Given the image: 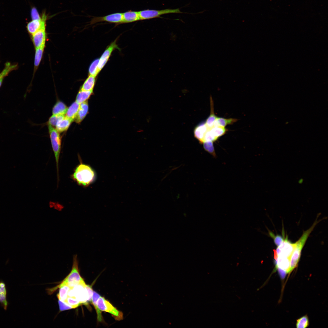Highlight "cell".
Returning <instances> with one entry per match:
<instances>
[{
	"label": "cell",
	"instance_id": "cell-35",
	"mask_svg": "<svg viewBox=\"0 0 328 328\" xmlns=\"http://www.w3.org/2000/svg\"><path fill=\"white\" fill-rule=\"evenodd\" d=\"M58 302L60 311H64L73 309L72 307L65 302L59 299Z\"/></svg>",
	"mask_w": 328,
	"mask_h": 328
},
{
	"label": "cell",
	"instance_id": "cell-2",
	"mask_svg": "<svg viewBox=\"0 0 328 328\" xmlns=\"http://www.w3.org/2000/svg\"><path fill=\"white\" fill-rule=\"evenodd\" d=\"M319 222L316 219L311 227L304 231L298 241L295 243V247L290 257V267L287 273L291 272L296 267L300 257L302 250L306 240Z\"/></svg>",
	"mask_w": 328,
	"mask_h": 328
},
{
	"label": "cell",
	"instance_id": "cell-25",
	"mask_svg": "<svg viewBox=\"0 0 328 328\" xmlns=\"http://www.w3.org/2000/svg\"><path fill=\"white\" fill-rule=\"evenodd\" d=\"M101 296L98 293L93 291L91 302L96 311L97 321L100 322H102L104 321L101 312L98 309L97 306V301Z\"/></svg>",
	"mask_w": 328,
	"mask_h": 328
},
{
	"label": "cell",
	"instance_id": "cell-14",
	"mask_svg": "<svg viewBox=\"0 0 328 328\" xmlns=\"http://www.w3.org/2000/svg\"><path fill=\"white\" fill-rule=\"evenodd\" d=\"M7 290L5 282L0 280V304L5 310H6L9 304L7 299Z\"/></svg>",
	"mask_w": 328,
	"mask_h": 328
},
{
	"label": "cell",
	"instance_id": "cell-28",
	"mask_svg": "<svg viewBox=\"0 0 328 328\" xmlns=\"http://www.w3.org/2000/svg\"><path fill=\"white\" fill-rule=\"evenodd\" d=\"M212 135L217 139L226 134L228 130L225 127L213 126L209 128Z\"/></svg>",
	"mask_w": 328,
	"mask_h": 328
},
{
	"label": "cell",
	"instance_id": "cell-12",
	"mask_svg": "<svg viewBox=\"0 0 328 328\" xmlns=\"http://www.w3.org/2000/svg\"><path fill=\"white\" fill-rule=\"evenodd\" d=\"M47 16L45 12H43L41 18L39 19L32 20L27 24V29L29 34L32 36L38 31L43 24L46 22Z\"/></svg>",
	"mask_w": 328,
	"mask_h": 328
},
{
	"label": "cell",
	"instance_id": "cell-7",
	"mask_svg": "<svg viewBox=\"0 0 328 328\" xmlns=\"http://www.w3.org/2000/svg\"><path fill=\"white\" fill-rule=\"evenodd\" d=\"M140 20L149 19L160 17L161 15L169 13H182L179 9H166L161 10L146 9L138 12Z\"/></svg>",
	"mask_w": 328,
	"mask_h": 328
},
{
	"label": "cell",
	"instance_id": "cell-6",
	"mask_svg": "<svg viewBox=\"0 0 328 328\" xmlns=\"http://www.w3.org/2000/svg\"><path fill=\"white\" fill-rule=\"evenodd\" d=\"M83 280L79 273L77 255H74L71 270L62 282L67 284L70 287H72Z\"/></svg>",
	"mask_w": 328,
	"mask_h": 328
},
{
	"label": "cell",
	"instance_id": "cell-22",
	"mask_svg": "<svg viewBox=\"0 0 328 328\" xmlns=\"http://www.w3.org/2000/svg\"><path fill=\"white\" fill-rule=\"evenodd\" d=\"M96 77L89 75L85 80L80 90L83 91H91L93 90L95 85Z\"/></svg>",
	"mask_w": 328,
	"mask_h": 328
},
{
	"label": "cell",
	"instance_id": "cell-13",
	"mask_svg": "<svg viewBox=\"0 0 328 328\" xmlns=\"http://www.w3.org/2000/svg\"><path fill=\"white\" fill-rule=\"evenodd\" d=\"M208 129L205 121L201 122L194 128L193 131L194 137L200 143H203L204 135Z\"/></svg>",
	"mask_w": 328,
	"mask_h": 328
},
{
	"label": "cell",
	"instance_id": "cell-8",
	"mask_svg": "<svg viewBox=\"0 0 328 328\" xmlns=\"http://www.w3.org/2000/svg\"><path fill=\"white\" fill-rule=\"evenodd\" d=\"M295 245V243H291L288 240L287 238H286L276 250L274 251V258L281 256L290 258Z\"/></svg>",
	"mask_w": 328,
	"mask_h": 328
},
{
	"label": "cell",
	"instance_id": "cell-20",
	"mask_svg": "<svg viewBox=\"0 0 328 328\" xmlns=\"http://www.w3.org/2000/svg\"><path fill=\"white\" fill-rule=\"evenodd\" d=\"M17 67V64H12L10 62H7L5 63L4 68L0 73V87L4 78L11 71L16 69Z\"/></svg>",
	"mask_w": 328,
	"mask_h": 328
},
{
	"label": "cell",
	"instance_id": "cell-15",
	"mask_svg": "<svg viewBox=\"0 0 328 328\" xmlns=\"http://www.w3.org/2000/svg\"><path fill=\"white\" fill-rule=\"evenodd\" d=\"M139 20L138 12L130 10L122 13L121 24L132 22Z\"/></svg>",
	"mask_w": 328,
	"mask_h": 328
},
{
	"label": "cell",
	"instance_id": "cell-23",
	"mask_svg": "<svg viewBox=\"0 0 328 328\" xmlns=\"http://www.w3.org/2000/svg\"><path fill=\"white\" fill-rule=\"evenodd\" d=\"M210 114L205 121L206 124L209 128H210L214 126V123L217 117L214 113V102L211 96L210 97Z\"/></svg>",
	"mask_w": 328,
	"mask_h": 328
},
{
	"label": "cell",
	"instance_id": "cell-1",
	"mask_svg": "<svg viewBox=\"0 0 328 328\" xmlns=\"http://www.w3.org/2000/svg\"><path fill=\"white\" fill-rule=\"evenodd\" d=\"M72 177L78 185L86 187L94 181L96 175L90 166L81 163L76 167Z\"/></svg>",
	"mask_w": 328,
	"mask_h": 328
},
{
	"label": "cell",
	"instance_id": "cell-21",
	"mask_svg": "<svg viewBox=\"0 0 328 328\" xmlns=\"http://www.w3.org/2000/svg\"><path fill=\"white\" fill-rule=\"evenodd\" d=\"M67 110L66 105L62 102L58 101L54 106L53 110V115H64Z\"/></svg>",
	"mask_w": 328,
	"mask_h": 328
},
{
	"label": "cell",
	"instance_id": "cell-3",
	"mask_svg": "<svg viewBox=\"0 0 328 328\" xmlns=\"http://www.w3.org/2000/svg\"><path fill=\"white\" fill-rule=\"evenodd\" d=\"M86 285L84 280H82L73 287H71L68 292V296L74 297L81 304H87L89 302V298Z\"/></svg>",
	"mask_w": 328,
	"mask_h": 328
},
{
	"label": "cell",
	"instance_id": "cell-30",
	"mask_svg": "<svg viewBox=\"0 0 328 328\" xmlns=\"http://www.w3.org/2000/svg\"><path fill=\"white\" fill-rule=\"evenodd\" d=\"M213 142L212 141H204L203 144L204 150L214 156L216 155Z\"/></svg>",
	"mask_w": 328,
	"mask_h": 328
},
{
	"label": "cell",
	"instance_id": "cell-34",
	"mask_svg": "<svg viewBox=\"0 0 328 328\" xmlns=\"http://www.w3.org/2000/svg\"><path fill=\"white\" fill-rule=\"evenodd\" d=\"M65 117V115H53L49 118L48 122V124L52 126H56L57 121L60 120L63 118Z\"/></svg>",
	"mask_w": 328,
	"mask_h": 328
},
{
	"label": "cell",
	"instance_id": "cell-36",
	"mask_svg": "<svg viewBox=\"0 0 328 328\" xmlns=\"http://www.w3.org/2000/svg\"><path fill=\"white\" fill-rule=\"evenodd\" d=\"M31 16L32 20L39 19L41 18L40 16L35 8H33L31 10Z\"/></svg>",
	"mask_w": 328,
	"mask_h": 328
},
{
	"label": "cell",
	"instance_id": "cell-17",
	"mask_svg": "<svg viewBox=\"0 0 328 328\" xmlns=\"http://www.w3.org/2000/svg\"><path fill=\"white\" fill-rule=\"evenodd\" d=\"M80 105L76 101L74 102L67 109L65 116L73 121L77 115Z\"/></svg>",
	"mask_w": 328,
	"mask_h": 328
},
{
	"label": "cell",
	"instance_id": "cell-11",
	"mask_svg": "<svg viewBox=\"0 0 328 328\" xmlns=\"http://www.w3.org/2000/svg\"><path fill=\"white\" fill-rule=\"evenodd\" d=\"M46 22H44L40 29L32 35V40L35 49L45 47L46 42Z\"/></svg>",
	"mask_w": 328,
	"mask_h": 328
},
{
	"label": "cell",
	"instance_id": "cell-19",
	"mask_svg": "<svg viewBox=\"0 0 328 328\" xmlns=\"http://www.w3.org/2000/svg\"><path fill=\"white\" fill-rule=\"evenodd\" d=\"M72 121L65 117L59 120L56 123V130L59 132H62L67 131Z\"/></svg>",
	"mask_w": 328,
	"mask_h": 328
},
{
	"label": "cell",
	"instance_id": "cell-27",
	"mask_svg": "<svg viewBox=\"0 0 328 328\" xmlns=\"http://www.w3.org/2000/svg\"><path fill=\"white\" fill-rule=\"evenodd\" d=\"M93 92V90L83 91L80 90L76 97V101L79 104L87 101Z\"/></svg>",
	"mask_w": 328,
	"mask_h": 328
},
{
	"label": "cell",
	"instance_id": "cell-33",
	"mask_svg": "<svg viewBox=\"0 0 328 328\" xmlns=\"http://www.w3.org/2000/svg\"><path fill=\"white\" fill-rule=\"evenodd\" d=\"M268 234L273 239L275 244L278 247L281 245L284 240L285 239L282 236L278 235H275L273 233L269 231H268Z\"/></svg>",
	"mask_w": 328,
	"mask_h": 328
},
{
	"label": "cell",
	"instance_id": "cell-18",
	"mask_svg": "<svg viewBox=\"0 0 328 328\" xmlns=\"http://www.w3.org/2000/svg\"><path fill=\"white\" fill-rule=\"evenodd\" d=\"M58 287L59 288V292L57 295L58 299L65 302L68 296V292L71 287L62 282Z\"/></svg>",
	"mask_w": 328,
	"mask_h": 328
},
{
	"label": "cell",
	"instance_id": "cell-10",
	"mask_svg": "<svg viewBox=\"0 0 328 328\" xmlns=\"http://www.w3.org/2000/svg\"><path fill=\"white\" fill-rule=\"evenodd\" d=\"M122 21V13L117 12L103 16L94 17L91 19L90 23L93 24L100 22H106L120 24Z\"/></svg>",
	"mask_w": 328,
	"mask_h": 328
},
{
	"label": "cell",
	"instance_id": "cell-26",
	"mask_svg": "<svg viewBox=\"0 0 328 328\" xmlns=\"http://www.w3.org/2000/svg\"><path fill=\"white\" fill-rule=\"evenodd\" d=\"M45 47L35 49L34 73L38 68L42 60Z\"/></svg>",
	"mask_w": 328,
	"mask_h": 328
},
{
	"label": "cell",
	"instance_id": "cell-29",
	"mask_svg": "<svg viewBox=\"0 0 328 328\" xmlns=\"http://www.w3.org/2000/svg\"><path fill=\"white\" fill-rule=\"evenodd\" d=\"M99 58L94 60L91 64L88 69L89 75L96 77L99 73L97 67Z\"/></svg>",
	"mask_w": 328,
	"mask_h": 328
},
{
	"label": "cell",
	"instance_id": "cell-16",
	"mask_svg": "<svg viewBox=\"0 0 328 328\" xmlns=\"http://www.w3.org/2000/svg\"><path fill=\"white\" fill-rule=\"evenodd\" d=\"M88 105L87 101L80 104L78 113L75 119V122L80 123L85 118L87 114Z\"/></svg>",
	"mask_w": 328,
	"mask_h": 328
},
{
	"label": "cell",
	"instance_id": "cell-24",
	"mask_svg": "<svg viewBox=\"0 0 328 328\" xmlns=\"http://www.w3.org/2000/svg\"><path fill=\"white\" fill-rule=\"evenodd\" d=\"M237 121L235 118H226L222 117H217L215 121L214 126H220L225 127L228 125L233 124Z\"/></svg>",
	"mask_w": 328,
	"mask_h": 328
},
{
	"label": "cell",
	"instance_id": "cell-31",
	"mask_svg": "<svg viewBox=\"0 0 328 328\" xmlns=\"http://www.w3.org/2000/svg\"><path fill=\"white\" fill-rule=\"evenodd\" d=\"M309 325L308 317L307 316H304L297 320L296 327L298 328H305Z\"/></svg>",
	"mask_w": 328,
	"mask_h": 328
},
{
	"label": "cell",
	"instance_id": "cell-4",
	"mask_svg": "<svg viewBox=\"0 0 328 328\" xmlns=\"http://www.w3.org/2000/svg\"><path fill=\"white\" fill-rule=\"evenodd\" d=\"M48 129L52 149L54 152L58 177L59 157L61 147V138L59 132L52 126L48 125Z\"/></svg>",
	"mask_w": 328,
	"mask_h": 328
},
{
	"label": "cell",
	"instance_id": "cell-5",
	"mask_svg": "<svg viewBox=\"0 0 328 328\" xmlns=\"http://www.w3.org/2000/svg\"><path fill=\"white\" fill-rule=\"evenodd\" d=\"M97 306L101 311L109 313L116 320L120 321L123 318V313L115 308L104 297L101 296L99 298L97 302Z\"/></svg>",
	"mask_w": 328,
	"mask_h": 328
},
{
	"label": "cell",
	"instance_id": "cell-37",
	"mask_svg": "<svg viewBox=\"0 0 328 328\" xmlns=\"http://www.w3.org/2000/svg\"><path fill=\"white\" fill-rule=\"evenodd\" d=\"M303 181V179H300L299 181V183H302Z\"/></svg>",
	"mask_w": 328,
	"mask_h": 328
},
{
	"label": "cell",
	"instance_id": "cell-32",
	"mask_svg": "<svg viewBox=\"0 0 328 328\" xmlns=\"http://www.w3.org/2000/svg\"><path fill=\"white\" fill-rule=\"evenodd\" d=\"M65 302L73 309L77 307L81 304L80 301L74 297L68 296Z\"/></svg>",
	"mask_w": 328,
	"mask_h": 328
},
{
	"label": "cell",
	"instance_id": "cell-9",
	"mask_svg": "<svg viewBox=\"0 0 328 328\" xmlns=\"http://www.w3.org/2000/svg\"><path fill=\"white\" fill-rule=\"evenodd\" d=\"M116 40L117 39H116L107 47L99 58L97 67L98 73L100 72L107 63L113 51L116 49L119 50H120L116 43Z\"/></svg>",
	"mask_w": 328,
	"mask_h": 328
}]
</instances>
